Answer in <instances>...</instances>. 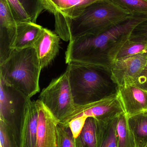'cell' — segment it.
Instances as JSON below:
<instances>
[{"label":"cell","mask_w":147,"mask_h":147,"mask_svg":"<svg viewBox=\"0 0 147 147\" xmlns=\"http://www.w3.org/2000/svg\"><path fill=\"white\" fill-rule=\"evenodd\" d=\"M147 14L132 16L97 35H85L69 41L65 53L66 64L79 63L98 67L110 74V56L115 47L130 35Z\"/></svg>","instance_id":"cell-1"},{"label":"cell","mask_w":147,"mask_h":147,"mask_svg":"<svg viewBox=\"0 0 147 147\" xmlns=\"http://www.w3.org/2000/svg\"><path fill=\"white\" fill-rule=\"evenodd\" d=\"M132 16L110 0H99L68 22L67 41L85 35H98Z\"/></svg>","instance_id":"cell-2"},{"label":"cell","mask_w":147,"mask_h":147,"mask_svg":"<svg viewBox=\"0 0 147 147\" xmlns=\"http://www.w3.org/2000/svg\"><path fill=\"white\" fill-rule=\"evenodd\" d=\"M66 70L77 107L99 101L117 92L114 91L113 81L107 79L108 72L98 67L72 63L68 64Z\"/></svg>","instance_id":"cell-3"},{"label":"cell","mask_w":147,"mask_h":147,"mask_svg":"<svg viewBox=\"0 0 147 147\" xmlns=\"http://www.w3.org/2000/svg\"><path fill=\"white\" fill-rule=\"evenodd\" d=\"M1 79L31 98L40 91L42 69L33 47L13 49L7 60L0 65Z\"/></svg>","instance_id":"cell-4"},{"label":"cell","mask_w":147,"mask_h":147,"mask_svg":"<svg viewBox=\"0 0 147 147\" xmlns=\"http://www.w3.org/2000/svg\"><path fill=\"white\" fill-rule=\"evenodd\" d=\"M51 111L60 123L68 126L77 109L67 71L53 80L40 94L39 99Z\"/></svg>","instance_id":"cell-5"},{"label":"cell","mask_w":147,"mask_h":147,"mask_svg":"<svg viewBox=\"0 0 147 147\" xmlns=\"http://www.w3.org/2000/svg\"><path fill=\"white\" fill-rule=\"evenodd\" d=\"M99 0H42L44 9L54 16L55 32L67 42L66 26L89 5Z\"/></svg>","instance_id":"cell-6"},{"label":"cell","mask_w":147,"mask_h":147,"mask_svg":"<svg viewBox=\"0 0 147 147\" xmlns=\"http://www.w3.org/2000/svg\"><path fill=\"white\" fill-rule=\"evenodd\" d=\"M147 62L145 52L114 60L111 65L110 77L117 86L134 84Z\"/></svg>","instance_id":"cell-7"},{"label":"cell","mask_w":147,"mask_h":147,"mask_svg":"<svg viewBox=\"0 0 147 147\" xmlns=\"http://www.w3.org/2000/svg\"><path fill=\"white\" fill-rule=\"evenodd\" d=\"M124 112L117 92L84 106L77 107L73 119L85 116L98 120H105Z\"/></svg>","instance_id":"cell-8"},{"label":"cell","mask_w":147,"mask_h":147,"mask_svg":"<svg viewBox=\"0 0 147 147\" xmlns=\"http://www.w3.org/2000/svg\"><path fill=\"white\" fill-rule=\"evenodd\" d=\"M35 101L38 111L36 147H57L59 122L39 99Z\"/></svg>","instance_id":"cell-9"},{"label":"cell","mask_w":147,"mask_h":147,"mask_svg":"<svg viewBox=\"0 0 147 147\" xmlns=\"http://www.w3.org/2000/svg\"><path fill=\"white\" fill-rule=\"evenodd\" d=\"M17 31V22L7 1L0 0V65L7 60L13 51Z\"/></svg>","instance_id":"cell-10"},{"label":"cell","mask_w":147,"mask_h":147,"mask_svg":"<svg viewBox=\"0 0 147 147\" xmlns=\"http://www.w3.org/2000/svg\"><path fill=\"white\" fill-rule=\"evenodd\" d=\"M117 92L128 117L147 111V91L135 84L117 86Z\"/></svg>","instance_id":"cell-11"},{"label":"cell","mask_w":147,"mask_h":147,"mask_svg":"<svg viewBox=\"0 0 147 147\" xmlns=\"http://www.w3.org/2000/svg\"><path fill=\"white\" fill-rule=\"evenodd\" d=\"M60 39L55 32L43 28L33 46L42 69L48 66L58 53Z\"/></svg>","instance_id":"cell-12"},{"label":"cell","mask_w":147,"mask_h":147,"mask_svg":"<svg viewBox=\"0 0 147 147\" xmlns=\"http://www.w3.org/2000/svg\"><path fill=\"white\" fill-rule=\"evenodd\" d=\"M38 121L36 101H31L20 122L19 147H36Z\"/></svg>","instance_id":"cell-13"},{"label":"cell","mask_w":147,"mask_h":147,"mask_svg":"<svg viewBox=\"0 0 147 147\" xmlns=\"http://www.w3.org/2000/svg\"><path fill=\"white\" fill-rule=\"evenodd\" d=\"M120 114L107 120L95 119L97 130L96 147H117V129Z\"/></svg>","instance_id":"cell-14"},{"label":"cell","mask_w":147,"mask_h":147,"mask_svg":"<svg viewBox=\"0 0 147 147\" xmlns=\"http://www.w3.org/2000/svg\"><path fill=\"white\" fill-rule=\"evenodd\" d=\"M16 39L13 49H25L33 47L43 27L31 21L17 22Z\"/></svg>","instance_id":"cell-15"},{"label":"cell","mask_w":147,"mask_h":147,"mask_svg":"<svg viewBox=\"0 0 147 147\" xmlns=\"http://www.w3.org/2000/svg\"><path fill=\"white\" fill-rule=\"evenodd\" d=\"M126 37L115 47L110 56V63L116 59L126 57L145 52L147 47L146 42H136Z\"/></svg>","instance_id":"cell-16"},{"label":"cell","mask_w":147,"mask_h":147,"mask_svg":"<svg viewBox=\"0 0 147 147\" xmlns=\"http://www.w3.org/2000/svg\"><path fill=\"white\" fill-rule=\"evenodd\" d=\"M128 123L133 133L136 147L147 144V111L128 117Z\"/></svg>","instance_id":"cell-17"},{"label":"cell","mask_w":147,"mask_h":147,"mask_svg":"<svg viewBox=\"0 0 147 147\" xmlns=\"http://www.w3.org/2000/svg\"><path fill=\"white\" fill-rule=\"evenodd\" d=\"M117 132V147H136L134 137L128 123V116L125 112L119 115Z\"/></svg>","instance_id":"cell-18"},{"label":"cell","mask_w":147,"mask_h":147,"mask_svg":"<svg viewBox=\"0 0 147 147\" xmlns=\"http://www.w3.org/2000/svg\"><path fill=\"white\" fill-rule=\"evenodd\" d=\"M75 141L77 147H96V123L95 118H87L82 133Z\"/></svg>","instance_id":"cell-19"},{"label":"cell","mask_w":147,"mask_h":147,"mask_svg":"<svg viewBox=\"0 0 147 147\" xmlns=\"http://www.w3.org/2000/svg\"><path fill=\"white\" fill-rule=\"evenodd\" d=\"M133 16L147 14V0H110Z\"/></svg>","instance_id":"cell-20"},{"label":"cell","mask_w":147,"mask_h":147,"mask_svg":"<svg viewBox=\"0 0 147 147\" xmlns=\"http://www.w3.org/2000/svg\"><path fill=\"white\" fill-rule=\"evenodd\" d=\"M32 22L36 23L41 13L45 9L42 0H19Z\"/></svg>","instance_id":"cell-21"},{"label":"cell","mask_w":147,"mask_h":147,"mask_svg":"<svg viewBox=\"0 0 147 147\" xmlns=\"http://www.w3.org/2000/svg\"><path fill=\"white\" fill-rule=\"evenodd\" d=\"M57 147H77L75 139L73 138L69 126L59 123L57 128Z\"/></svg>","instance_id":"cell-22"},{"label":"cell","mask_w":147,"mask_h":147,"mask_svg":"<svg viewBox=\"0 0 147 147\" xmlns=\"http://www.w3.org/2000/svg\"><path fill=\"white\" fill-rule=\"evenodd\" d=\"M0 147H15L14 136L11 129L15 127L0 121Z\"/></svg>","instance_id":"cell-23"},{"label":"cell","mask_w":147,"mask_h":147,"mask_svg":"<svg viewBox=\"0 0 147 147\" xmlns=\"http://www.w3.org/2000/svg\"><path fill=\"white\" fill-rule=\"evenodd\" d=\"M16 22L31 21L19 0H6ZM32 22V21H31Z\"/></svg>","instance_id":"cell-24"},{"label":"cell","mask_w":147,"mask_h":147,"mask_svg":"<svg viewBox=\"0 0 147 147\" xmlns=\"http://www.w3.org/2000/svg\"><path fill=\"white\" fill-rule=\"evenodd\" d=\"M129 39L136 42L147 43V19L139 23L134 28Z\"/></svg>","instance_id":"cell-25"},{"label":"cell","mask_w":147,"mask_h":147,"mask_svg":"<svg viewBox=\"0 0 147 147\" xmlns=\"http://www.w3.org/2000/svg\"><path fill=\"white\" fill-rule=\"evenodd\" d=\"M87 118L85 116H81L75 117L69 122L68 126L74 139H77L80 136Z\"/></svg>","instance_id":"cell-26"},{"label":"cell","mask_w":147,"mask_h":147,"mask_svg":"<svg viewBox=\"0 0 147 147\" xmlns=\"http://www.w3.org/2000/svg\"><path fill=\"white\" fill-rule=\"evenodd\" d=\"M134 84L147 91V62L145 69Z\"/></svg>","instance_id":"cell-27"},{"label":"cell","mask_w":147,"mask_h":147,"mask_svg":"<svg viewBox=\"0 0 147 147\" xmlns=\"http://www.w3.org/2000/svg\"><path fill=\"white\" fill-rule=\"evenodd\" d=\"M145 53H146V54L147 56V47L146 49V51H145Z\"/></svg>","instance_id":"cell-28"},{"label":"cell","mask_w":147,"mask_h":147,"mask_svg":"<svg viewBox=\"0 0 147 147\" xmlns=\"http://www.w3.org/2000/svg\"><path fill=\"white\" fill-rule=\"evenodd\" d=\"M145 147H147V144L146 145V146H145Z\"/></svg>","instance_id":"cell-29"}]
</instances>
